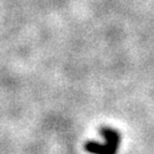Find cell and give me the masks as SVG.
Segmentation results:
<instances>
[{"mask_svg": "<svg viewBox=\"0 0 154 154\" xmlns=\"http://www.w3.org/2000/svg\"><path fill=\"white\" fill-rule=\"evenodd\" d=\"M86 149L90 153H97V154H112L109 146L105 144L95 143V142H89L86 144Z\"/></svg>", "mask_w": 154, "mask_h": 154, "instance_id": "obj_2", "label": "cell"}, {"mask_svg": "<svg viewBox=\"0 0 154 154\" xmlns=\"http://www.w3.org/2000/svg\"><path fill=\"white\" fill-rule=\"evenodd\" d=\"M100 134L103 135L105 143L109 146V149H111V153H116L118 147H119V144H120V135H119V132L114 130V129L105 127L100 130Z\"/></svg>", "mask_w": 154, "mask_h": 154, "instance_id": "obj_1", "label": "cell"}]
</instances>
